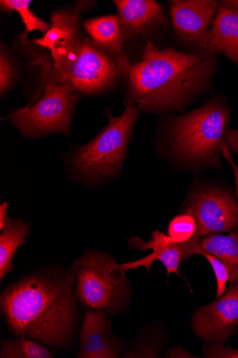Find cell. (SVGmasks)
Instances as JSON below:
<instances>
[{
	"label": "cell",
	"mask_w": 238,
	"mask_h": 358,
	"mask_svg": "<svg viewBox=\"0 0 238 358\" xmlns=\"http://www.w3.org/2000/svg\"><path fill=\"white\" fill-rule=\"evenodd\" d=\"M114 58L126 87V108L160 116L184 113L200 97L214 94L220 68L217 55L159 49L152 43L137 62H130L124 52Z\"/></svg>",
	"instance_id": "6da1fadb"
},
{
	"label": "cell",
	"mask_w": 238,
	"mask_h": 358,
	"mask_svg": "<svg viewBox=\"0 0 238 358\" xmlns=\"http://www.w3.org/2000/svg\"><path fill=\"white\" fill-rule=\"evenodd\" d=\"M75 282L72 272L45 271L10 285L0 300L9 330L18 338L65 346L76 324Z\"/></svg>",
	"instance_id": "7a4b0ae2"
},
{
	"label": "cell",
	"mask_w": 238,
	"mask_h": 358,
	"mask_svg": "<svg viewBox=\"0 0 238 358\" xmlns=\"http://www.w3.org/2000/svg\"><path fill=\"white\" fill-rule=\"evenodd\" d=\"M232 113L226 97L217 94L189 111L161 116L157 155L181 171L198 174L221 170V147Z\"/></svg>",
	"instance_id": "3957f363"
},
{
	"label": "cell",
	"mask_w": 238,
	"mask_h": 358,
	"mask_svg": "<svg viewBox=\"0 0 238 358\" xmlns=\"http://www.w3.org/2000/svg\"><path fill=\"white\" fill-rule=\"evenodd\" d=\"M50 52L54 59L50 83L93 96L113 90L123 80L115 59L102 51L81 27L58 41Z\"/></svg>",
	"instance_id": "277c9868"
},
{
	"label": "cell",
	"mask_w": 238,
	"mask_h": 358,
	"mask_svg": "<svg viewBox=\"0 0 238 358\" xmlns=\"http://www.w3.org/2000/svg\"><path fill=\"white\" fill-rule=\"evenodd\" d=\"M110 122L96 137L80 147H73L68 162L82 177L96 180L114 179L121 174L129 155L133 129L140 112L135 106L126 108L119 116L107 110Z\"/></svg>",
	"instance_id": "5b68a950"
},
{
	"label": "cell",
	"mask_w": 238,
	"mask_h": 358,
	"mask_svg": "<svg viewBox=\"0 0 238 358\" xmlns=\"http://www.w3.org/2000/svg\"><path fill=\"white\" fill-rule=\"evenodd\" d=\"M71 272L77 282L76 296L81 303L92 310H105L114 315L128 306L131 282L107 253L88 250L75 260Z\"/></svg>",
	"instance_id": "8992f818"
},
{
	"label": "cell",
	"mask_w": 238,
	"mask_h": 358,
	"mask_svg": "<svg viewBox=\"0 0 238 358\" xmlns=\"http://www.w3.org/2000/svg\"><path fill=\"white\" fill-rule=\"evenodd\" d=\"M124 41V52L131 63L139 62L149 43L159 49L173 46L168 13L155 0H114Z\"/></svg>",
	"instance_id": "52a82bcc"
},
{
	"label": "cell",
	"mask_w": 238,
	"mask_h": 358,
	"mask_svg": "<svg viewBox=\"0 0 238 358\" xmlns=\"http://www.w3.org/2000/svg\"><path fill=\"white\" fill-rule=\"evenodd\" d=\"M81 99V94L70 87L49 83L38 102L13 111L8 119L27 138L54 134L70 136L73 115Z\"/></svg>",
	"instance_id": "ba28073f"
},
{
	"label": "cell",
	"mask_w": 238,
	"mask_h": 358,
	"mask_svg": "<svg viewBox=\"0 0 238 358\" xmlns=\"http://www.w3.org/2000/svg\"><path fill=\"white\" fill-rule=\"evenodd\" d=\"M181 213L195 220L196 235L230 233L238 229V200L231 187L209 180L191 186Z\"/></svg>",
	"instance_id": "9c48e42d"
},
{
	"label": "cell",
	"mask_w": 238,
	"mask_h": 358,
	"mask_svg": "<svg viewBox=\"0 0 238 358\" xmlns=\"http://www.w3.org/2000/svg\"><path fill=\"white\" fill-rule=\"evenodd\" d=\"M176 48L188 53H200L202 39L210 29L221 2L218 0H170Z\"/></svg>",
	"instance_id": "30bf717a"
},
{
	"label": "cell",
	"mask_w": 238,
	"mask_h": 358,
	"mask_svg": "<svg viewBox=\"0 0 238 358\" xmlns=\"http://www.w3.org/2000/svg\"><path fill=\"white\" fill-rule=\"evenodd\" d=\"M195 335L207 343H225L238 334V283L210 304L199 307L191 320Z\"/></svg>",
	"instance_id": "8fae6325"
},
{
	"label": "cell",
	"mask_w": 238,
	"mask_h": 358,
	"mask_svg": "<svg viewBox=\"0 0 238 358\" xmlns=\"http://www.w3.org/2000/svg\"><path fill=\"white\" fill-rule=\"evenodd\" d=\"M28 35L25 31L17 35L11 49L22 70L21 83L29 106L44 94L52 77L54 59L49 50L29 41Z\"/></svg>",
	"instance_id": "7c38bea8"
},
{
	"label": "cell",
	"mask_w": 238,
	"mask_h": 358,
	"mask_svg": "<svg viewBox=\"0 0 238 358\" xmlns=\"http://www.w3.org/2000/svg\"><path fill=\"white\" fill-rule=\"evenodd\" d=\"M199 237L195 236L191 241L186 243H174L171 238L163 233L156 231L152 234V238L146 243L137 236H133L128 239L132 248L145 250H152L153 252L137 262L120 264V268L125 273L131 269H135L144 266L149 272L155 260H158L165 268L167 278L172 273H176L180 278L179 266L181 260L184 262L192 256L197 255L199 250Z\"/></svg>",
	"instance_id": "4fadbf2b"
},
{
	"label": "cell",
	"mask_w": 238,
	"mask_h": 358,
	"mask_svg": "<svg viewBox=\"0 0 238 358\" xmlns=\"http://www.w3.org/2000/svg\"><path fill=\"white\" fill-rule=\"evenodd\" d=\"M79 358H116L121 342L113 334L112 325L103 310H89L84 316L80 336Z\"/></svg>",
	"instance_id": "5bb4252c"
},
{
	"label": "cell",
	"mask_w": 238,
	"mask_h": 358,
	"mask_svg": "<svg viewBox=\"0 0 238 358\" xmlns=\"http://www.w3.org/2000/svg\"><path fill=\"white\" fill-rule=\"evenodd\" d=\"M200 48L202 52L223 55L238 66V10L220 5Z\"/></svg>",
	"instance_id": "9a60e30c"
},
{
	"label": "cell",
	"mask_w": 238,
	"mask_h": 358,
	"mask_svg": "<svg viewBox=\"0 0 238 358\" xmlns=\"http://www.w3.org/2000/svg\"><path fill=\"white\" fill-rule=\"evenodd\" d=\"M96 1H75L73 7L56 8L50 15L52 26L43 37L34 39L36 45L50 51L54 44L73 30L82 27L84 13L94 8Z\"/></svg>",
	"instance_id": "2e32d148"
},
{
	"label": "cell",
	"mask_w": 238,
	"mask_h": 358,
	"mask_svg": "<svg viewBox=\"0 0 238 358\" xmlns=\"http://www.w3.org/2000/svg\"><path fill=\"white\" fill-rule=\"evenodd\" d=\"M82 27L102 51L113 57L123 52L124 41L117 14L87 19Z\"/></svg>",
	"instance_id": "e0dca14e"
},
{
	"label": "cell",
	"mask_w": 238,
	"mask_h": 358,
	"mask_svg": "<svg viewBox=\"0 0 238 358\" xmlns=\"http://www.w3.org/2000/svg\"><path fill=\"white\" fill-rule=\"evenodd\" d=\"M199 247L222 260L229 271V284L238 283V229L226 236L211 234L200 237Z\"/></svg>",
	"instance_id": "ac0fdd59"
},
{
	"label": "cell",
	"mask_w": 238,
	"mask_h": 358,
	"mask_svg": "<svg viewBox=\"0 0 238 358\" xmlns=\"http://www.w3.org/2000/svg\"><path fill=\"white\" fill-rule=\"evenodd\" d=\"M29 225L21 219L11 220L0 235V280L12 272V259L18 248L26 242L29 235Z\"/></svg>",
	"instance_id": "d6986e66"
},
{
	"label": "cell",
	"mask_w": 238,
	"mask_h": 358,
	"mask_svg": "<svg viewBox=\"0 0 238 358\" xmlns=\"http://www.w3.org/2000/svg\"><path fill=\"white\" fill-rule=\"evenodd\" d=\"M22 74L20 64L12 49L4 42L0 43V95L4 99L10 91L22 83Z\"/></svg>",
	"instance_id": "ffe728a7"
},
{
	"label": "cell",
	"mask_w": 238,
	"mask_h": 358,
	"mask_svg": "<svg viewBox=\"0 0 238 358\" xmlns=\"http://www.w3.org/2000/svg\"><path fill=\"white\" fill-rule=\"evenodd\" d=\"M31 0H1L0 9L4 13L12 14L16 12L21 17L24 25V31L27 34L34 31H38L45 35L50 29L52 24L43 20L29 9Z\"/></svg>",
	"instance_id": "44dd1931"
},
{
	"label": "cell",
	"mask_w": 238,
	"mask_h": 358,
	"mask_svg": "<svg viewBox=\"0 0 238 358\" xmlns=\"http://www.w3.org/2000/svg\"><path fill=\"white\" fill-rule=\"evenodd\" d=\"M2 358H52L53 354L45 347L24 338L2 343L0 348Z\"/></svg>",
	"instance_id": "7402d4cb"
},
{
	"label": "cell",
	"mask_w": 238,
	"mask_h": 358,
	"mask_svg": "<svg viewBox=\"0 0 238 358\" xmlns=\"http://www.w3.org/2000/svg\"><path fill=\"white\" fill-rule=\"evenodd\" d=\"M167 235L174 243H186L191 241L197 236L195 219L186 213L177 215L170 221Z\"/></svg>",
	"instance_id": "603a6c76"
},
{
	"label": "cell",
	"mask_w": 238,
	"mask_h": 358,
	"mask_svg": "<svg viewBox=\"0 0 238 358\" xmlns=\"http://www.w3.org/2000/svg\"><path fill=\"white\" fill-rule=\"evenodd\" d=\"M197 255H202L208 260L216 278V298L221 296L226 291L227 285L229 282L230 275L228 268L221 259L207 251L199 249Z\"/></svg>",
	"instance_id": "cb8c5ba5"
},
{
	"label": "cell",
	"mask_w": 238,
	"mask_h": 358,
	"mask_svg": "<svg viewBox=\"0 0 238 358\" xmlns=\"http://www.w3.org/2000/svg\"><path fill=\"white\" fill-rule=\"evenodd\" d=\"M202 355L208 358H238V349L216 342L208 343L202 348Z\"/></svg>",
	"instance_id": "d4e9b609"
},
{
	"label": "cell",
	"mask_w": 238,
	"mask_h": 358,
	"mask_svg": "<svg viewBox=\"0 0 238 358\" xmlns=\"http://www.w3.org/2000/svg\"><path fill=\"white\" fill-rule=\"evenodd\" d=\"M225 142L229 148L231 153L238 155V129H232L228 127L225 136Z\"/></svg>",
	"instance_id": "484cf974"
},
{
	"label": "cell",
	"mask_w": 238,
	"mask_h": 358,
	"mask_svg": "<svg viewBox=\"0 0 238 358\" xmlns=\"http://www.w3.org/2000/svg\"><path fill=\"white\" fill-rule=\"evenodd\" d=\"M221 152L222 156L229 162V164L231 166L232 171L233 172L235 176V196L238 200V167L235 164V162L231 155V152L228 148L225 142L223 143L221 147Z\"/></svg>",
	"instance_id": "4316f807"
},
{
	"label": "cell",
	"mask_w": 238,
	"mask_h": 358,
	"mask_svg": "<svg viewBox=\"0 0 238 358\" xmlns=\"http://www.w3.org/2000/svg\"><path fill=\"white\" fill-rule=\"evenodd\" d=\"M165 356L170 358H193L196 357L191 352L186 350L183 347H174L168 350Z\"/></svg>",
	"instance_id": "83f0119b"
},
{
	"label": "cell",
	"mask_w": 238,
	"mask_h": 358,
	"mask_svg": "<svg viewBox=\"0 0 238 358\" xmlns=\"http://www.w3.org/2000/svg\"><path fill=\"white\" fill-rule=\"evenodd\" d=\"M8 204L3 203L0 206V230L3 231L9 222L12 220L8 216L7 210Z\"/></svg>",
	"instance_id": "f1b7e54d"
},
{
	"label": "cell",
	"mask_w": 238,
	"mask_h": 358,
	"mask_svg": "<svg viewBox=\"0 0 238 358\" xmlns=\"http://www.w3.org/2000/svg\"><path fill=\"white\" fill-rule=\"evenodd\" d=\"M220 2L223 7L238 10V0H222Z\"/></svg>",
	"instance_id": "f546056e"
}]
</instances>
